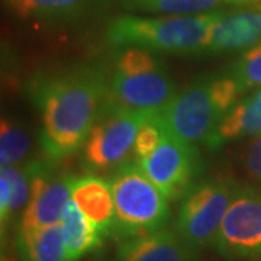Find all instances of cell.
I'll use <instances>...</instances> for the list:
<instances>
[{"mask_svg":"<svg viewBox=\"0 0 261 261\" xmlns=\"http://www.w3.org/2000/svg\"><path fill=\"white\" fill-rule=\"evenodd\" d=\"M244 164L252 177L261 181V134L248 144L244 154Z\"/></svg>","mask_w":261,"mask_h":261,"instance_id":"23","label":"cell"},{"mask_svg":"<svg viewBox=\"0 0 261 261\" xmlns=\"http://www.w3.org/2000/svg\"><path fill=\"white\" fill-rule=\"evenodd\" d=\"M138 163L149 180L171 200L185 197L200 173L197 148L166 130L154 152Z\"/></svg>","mask_w":261,"mask_h":261,"instance_id":"9","label":"cell"},{"mask_svg":"<svg viewBox=\"0 0 261 261\" xmlns=\"http://www.w3.org/2000/svg\"><path fill=\"white\" fill-rule=\"evenodd\" d=\"M225 0H121L123 9L161 13L168 16H189L212 12Z\"/></svg>","mask_w":261,"mask_h":261,"instance_id":"17","label":"cell"},{"mask_svg":"<svg viewBox=\"0 0 261 261\" xmlns=\"http://www.w3.org/2000/svg\"><path fill=\"white\" fill-rule=\"evenodd\" d=\"M176 93L177 86L154 53L138 47L118 51L109 79V102L155 116Z\"/></svg>","mask_w":261,"mask_h":261,"instance_id":"3","label":"cell"},{"mask_svg":"<svg viewBox=\"0 0 261 261\" xmlns=\"http://www.w3.org/2000/svg\"><path fill=\"white\" fill-rule=\"evenodd\" d=\"M261 134V89L251 97L237 103L218 125L214 137L206 144L211 149L224 145L225 142Z\"/></svg>","mask_w":261,"mask_h":261,"instance_id":"14","label":"cell"},{"mask_svg":"<svg viewBox=\"0 0 261 261\" xmlns=\"http://www.w3.org/2000/svg\"><path fill=\"white\" fill-rule=\"evenodd\" d=\"M6 5L20 19L57 20V0H6Z\"/></svg>","mask_w":261,"mask_h":261,"instance_id":"20","label":"cell"},{"mask_svg":"<svg viewBox=\"0 0 261 261\" xmlns=\"http://www.w3.org/2000/svg\"><path fill=\"white\" fill-rule=\"evenodd\" d=\"M163 129L187 144H207L224 119L212 96V75H203L174 94L157 115Z\"/></svg>","mask_w":261,"mask_h":261,"instance_id":"6","label":"cell"},{"mask_svg":"<svg viewBox=\"0 0 261 261\" xmlns=\"http://www.w3.org/2000/svg\"><path fill=\"white\" fill-rule=\"evenodd\" d=\"M163 135H164V129L157 119V115L151 116L144 122L137 134L134 144V155L137 157V160L140 161L151 155L154 149L159 147Z\"/></svg>","mask_w":261,"mask_h":261,"instance_id":"21","label":"cell"},{"mask_svg":"<svg viewBox=\"0 0 261 261\" xmlns=\"http://www.w3.org/2000/svg\"><path fill=\"white\" fill-rule=\"evenodd\" d=\"M31 149L29 132L22 123L9 116H3L0 123V167L20 164Z\"/></svg>","mask_w":261,"mask_h":261,"instance_id":"18","label":"cell"},{"mask_svg":"<svg viewBox=\"0 0 261 261\" xmlns=\"http://www.w3.org/2000/svg\"><path fill=\"white\" fill-rule=\"evenodd\" d=\"M218 252L226 258L261 255V193L238 186L215 238Z\"/></svg>","mask_w":261,"mask_h":261,"instance_id":"8","label":"cell"},{"mask_svg":"<svg viewBox=\"0 0 261 261\" xmlns=\"http://www.w3.org/2000/svg\"><path fill=\"white\" fill-rule=\"evenodd\" d=\"M195 248L177 231L159 229L154 232L123 238L119 245V261H193Z\"/></svg>","mask_w":261,"mask_h":261,"instance_id":"12","label":"cell"},{"mask_svg":"<svg viewBox=\"0 0 261 261\" xmlns=\"http://www.w3.org/2000/svg\"><path fill=\"white\" fill-rule=\"evenodd\" d=\"M229 73L235 79L241 93L261 87V44L244 51Z\"/></svg>","mask_w":261,"mask_h":261,"instance_id":"19","label":"cell"},{"mask_svg":"<svg viewBox=\"0 0 261 261\" xmlns=\"http://www.w3.org/2000/svg\"><path fill=\"white\" fill-rule=\"evenodd\" d=\"M151 115L108 102L83 144V167L109 171L128 163L142 123Z\"/></svg>","mask_w":261,"mask_h":261,"instance_id":"5","label":"cell"},{"mask_svg":"<svg viewBox=\"0 0 261 261\" xmlns=\"http://www.w3.org/2000/svg\"><path fill=\"white\" fill-rule=\"evenodd\" d=\"M261 41V2L222 10L215 22L205 54L247 51Z\"/></svg>","mask_w":261,"mask_h":261,"instance_id":"11","label":"cell"},{"mask_svg":"<svg viewBox=\"0 0 261 261\" xmlns=\"http://www.w3.org/2000/svg\"><path fill=\"white\" fill-rule=\"evenodd\" d=\"M261 0H225V3H231V5H248V3H260Z\"/></svg>","mask_w":261,"mask_h":261,"instance_id":"25","label":"cell"},{"mask_svg":"<svg viewBox=\"0 0 261 261\" xmlns=\"http://www.w3.org/2000/svg\"><path fill=\"white\" fill-rule=\"evenodd\" d=\"M74 177L56 171L49 161H32V189L20 231L60 224L65 205L71 199Z\"/></svg>","mask_w":261,"mask_h":261,"instance_id":"10","label":"cell"},{"mask_svg":"<svg viewBox=\"0 0 261 261\" xmlns=\"http://www.w3.org/2000/svg\"><path fill=\"white\" fill-rule=\"evenodd\" d=\"M60 225L63 229L68 261L79 260L86 252L99 247L102 229L79 209L73 199H70L65 205Z\"/></svg>","mask_w":261,"mask_h":261,"instance_id":"15","label":"cell"},{"mask_svg":"<svg viewBox=\"0 0 261 261\" xmlns=\"http://www.w3.org/2000/svg\"><path fill=\"white\" fill-rule=\"evenodd\" d=\"M29 93L41 113V147L56 161L83 147L109 102V80L99 65L73 64L37 75Z\"/></svg>","mask_w":261,"mask_h":261,"instance_id":"1","label":"cell"},{"mask_svg":"<svg viewBox=\"0 0 261 261\" xmlns=\"http://www.w3.org/2000/svg\"><path fill=\"white\" fill-rule=\"evenodd\" d=\"M71 199L87 218L97 225L102 232H108L115 222V202L111 180L86 174L74 177Z\"/></svg>","mask_w":261,"mask_h":261,"instance_id":"13","label":"cell"},{"mask_svg":"<svg viewBox=\"0 0 261 261\" xmlns=\"http://www.w3.org/2000/svg\"><path fill=\"white\" fill-rule=\"evenodd\" d=\"M232 180L199 181L185 196L176 231L193 248L215 243L224 216L237 192Z\"/></svg>","mask_w":261,"mask_h":261,"instance_id":"7","label":"cell"},{"mask_svg":"<svg viewBox=\"0 0 261 261\" xmlns=\"http://www.w3.org/2000/svg\"><path fill=\"white\" fill-rule=\"evenodd\" d=\"M222 10L189 16H135L113 19L106 41L116 48L138 47L164 54H205L215 22Z\"/></svg>","mask_w":261,"mask_h":261,"instance_id":"2","label":"cell"},{"mask_svg":"<svg viewBox=\"0 0 261 261\" xmlns=\"http://www.w3.org/2000/svg\"><path fill=\"white\" fill-rule=\"evenodd\" d=\"M10 199H12V181L5 173L0 171V218H2V228H5V225L8 224Z\"/></svg>","mask_w":261,"mask_h":261,"instance_id":"24","label":"cell"},{"mask_svg":"<svg viewBox=\"0 0 261 261\" xmlns=\"http://www.w3.org/2000/svg\"><path fill=\"white\" fill-rule=\"evenodd\" d=\"M115 222L122 238L163 229L170 218L167 197L144 173L138 161H128L111 176Z\"/></svg>","mask_w":261,"mask_h":261,"instance_id":"4","label":"cell"},{"mask_svg":"<svg viewBox=\"0 0 261 261\" xmlns=\"http://www.w3.org/2000/svg\"><path fill=\"white\" fill-rule=\"evenodd\" d=\"M20 251L25 261H68L60 224L20 231Z\"/></svg>","mask_w":261,"mask_h":261,"instance_id":"16","label":"cell"},{"mask_svg":"<svg viewBox=\"0 0 261 261\" xmlns=\"http://www.w3.org/2000/svg\"><path fill=\"white\" fill-rule=\"evenodd\" d=\"M57 20L74 22L87 16L94 8L99 6L100 0H57Z\"/></svg>","mask_w":261,"mask_h":261,"instance_id":"22","label":"cell"}]
</instances>
